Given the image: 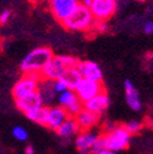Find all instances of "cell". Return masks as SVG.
Segmentation results:
<instances>
[{"instance_id": "obj_1", "label": "cell", "mask_w": 153, "mask_h": 154, "mask_svg": "<svg viewBox=\"0 0 153 154\" xmlns=\"http://www.w3.org/2000/svg\"><path fill=\"white\" fill-rule=\"evenodd\" d=\"M95 23L94 17L89 10L81 4L76 8L72 14L61 22L64 28L69 31H79V32H91Z\"/></svg>"}, {"instance_id": "obj_2", "label": "cell", "mask_w": 153, "mask_h": 154, "mask_svg": "<svg viewBox=\"0 0 153 154\" xmlns=\"http://www.w3.org/2000/svg\"><path fill=\"white\" fill-rule=\"evenodd\" d=\"M52 49L47 47L36 48L30 51L21 61V70L23 73H41L42 69L53 57Z\"/></svg>"}, {"instance_id": "obj_3", "label": "cell", "mask_w": 153, "mask_h": 154, "mask_svg": "<svg viewBox=\"0 0 153 154\" xmlns=\"http://www.w3.org/2000/svg\"><path fill=\"white\" fill-rule=\"evenodd\" d=\"M79 59L69 55H53L52 59L41 71V77L45 80H58L65 69L77 66Z\"/></svg>"}, {"instance_id": "obj_4", "label": "cell", "mask_w": 153, "mask_h": 154, "mask_svg": "<svg viewBox=\"0 0 153 154\" xmlns=\"http://www.w3.org/2000/svg\"><path fill=\"white\" fill-rule=\"evenodd\" d=\"M130 138L131 134L123 126H117L115 128L105 132L102 136L104 149H109L115 153L126 149L130 144Z\"/></svg>"}, {"instance_id": "obj_5", "label": "cell", "mask_w": 153, "mask_h": 154, "mask_svg": "<svg viewBox=\"0 0 153 154\" xmlns=\"http://www.w3.org/2000/svg\"><path fill=\"white\" fill-rule=\"evenodd\" d=\"M41 79V73H23L21 79L12 87V97L18 99L33 92H37Z\"/></svg>"}, {"instance_id": "obj_6", "label": "cell", "mask_w": 153, "mask_h": 154, "mask_svg": "<svg viewBox=\"0 0 153 154\" xmlns=\"http://www.w3.org/2000/svg\"><path fill=\"white\" fill-rule=\"evenodd\" d=\"M89 10L95 21H108L118 10V0H91Z\"/></svg>"}, {"instance_id": "obj_7", "label": "cell", "mask_w": 153, "mask_h": 154, "mask_svg": "<svg viewBox=\"0 0 153 154\" xmlns=\"http://www.w3.org/2000/svg\"><path fill=\"white\" fill-rule=\"evenodd\" d=\"M105 91L103 82H97V81H91L87 79H81L77 85L73 87V92L77 95V98L85 103L89 99H92L94 95L99 94L101 92Z\"/></svg>"}, {"instance_id": "obj_8", "label": "cell", "mask_w": 153, "mask_h": 154, "mask_svg": "<svg viewBox=\"0 0 153 154\" xmlns=\"http://www.w3.org/2000/svg\"><path fill=\"white\" fill-rule=\"evenodd\" d=\"M56 99H58L59 105L66 110L69 116L75 118L83 109V103L77 98L73 89H66L61 92L60 94H58Z\"/></svg>"}, {"instance_id": "obj_9", "label": "cell", "mask_w": 153, "mask_h": 154, "mask_svg": "<svg viewBox=\"0 0 153 154\" xmlns=\"http://www.w3.org/2000/svg\"><path fill=\"white\" fill-rule=\"evenodd\" d=\"M80 0H50L49 8L56 21L60 23L67 18L72 11L79 6Z\"/></svg>"}, {"instance_id": "obj_10", "label": "cell", "mask_w": 153, "mask_h": 154, "mask_svg": "<svg viewBox=\"0 0 153 154\" xmlns=\"http://www.w3.org/2000/svg\"><path fill=\"white\" fill-rule=\"evenodd\" d=\"M77 70L81 75V79H87L91 81H97L102 82L103 81V72L99 65L94 61H79L77 63Z\"/></svg>"}, {"instance_id": "obj_11", "label": "cell", "mask_w": 153, "mask_h": 154, "mask_svg": "<svg viewBox=\"0 0 153 154\" xmlns=\"http://www.w3.org/2000/svg\"><path fill=\"white\" fill-rule=\"evenodd\" d=\"M109 105H110V99H109V97H108V94H107L105 91L101 92L99 94L94 95L92 99H89V100L83 103V108L85 109H87V110H89V111H92L94 114L99 115V116H101V115H103L108 110Z\"/></svg>"}, {"instance_id": "obj_12", "label": "cell", "mask_w": 153, "mask_h": 154, "mask_svg": "<svg viewBox=\"0 0 153 154\" xmlns=\"http://www.w3.org/2000/svg\"><path fill=\"white\" fill-rule=\"evenodd\" d=\"M99 134L94 133L92 131H80L76 134V149L81 154H91V149L94 146L95 141L98 140Z\"/></svg>"}, {"instance_id": "obj_13", "label": "cell", "mask_w": 153, "mask_h": 154, "mask_svg": "<svg viewBox=\"0 0 153 154\" xmlns=\"http://www.w3.org/2000/svg\"><path fill=\"white\" fill-rule=\"evenodd\" d=\"M67 118H69V115H67L66 110H65L64 108H61L60 105H52V106H48L47 124H45V126L55 131Z\"/></svg>"}, {"instance_id": "obj_14", "label": "cell", "mask_w": 153, "mask_h": 154, "mask_svg": "<svg viewBox=\"0 0 153 154\" xmlns=\"http://www.w3.org/2000/svg\"><path fill=\"white\" fill-rule=\"evenodd\" d=\"M75 120H76V122H77V125L80 127V131H91L92 128H94L99 124L101 116L83 108L75 116Z\"/></svg>"}, {"instance_id": "obj_15", "label": "cell", "mask_w": 153, "mask_h": 154, "mask_svg": "<svg viewBox=\"0 0 153 154\" xmlns=\"http://www.w3.org/2000/svg\"><path fill=\"white\" fill-rule=\"evenodd\" d=\"M124 87H125V99L129 108H131L133 111H140L142 108V102H141L139 89L130 80L125 81Z\"/></svg>"}, {"instance_id": "obj_16", "label": "cell", "mask_w": 153, "mask_h": 154, "mask_svg": "<svg viewBox=\"0 0 153 154\" xmlns=\"http://www.w3.org/2000/svg\"><path fill=\"white\" fill-rule=\"evenodd\" d=\"M15 103H16V106L17 109H20L23 114L34 109V108H38V106H42L44 105L43 104V100H42V97L39 95V93L37 92H33L28 95H25L22 98H18V99H15Z\"/></svg>"}, {"instance_id": "obj_17", "label": "cell", "mask_w": 153, "mask_h": 154, "mask_svg": "<svg viewBox=\"0 0 153 154\" xmlns=\"http://www.w3.org/2000/svg\"><path fill=\"white\" fill-rule=\"evenodd\" d=\"M38 93L42 97L43 104H52L54 103V100L58 97V94L54 91L53 87V81L52 80H45V79H41L39 85H38Z\"/></svg>"}, {"instance_id": "obj_18", "label": "cell", "mask_w": 153, "mask_h": 154, "mask_svg": "<svg viewBox=\"0 0 153 154\" xmlns=\"http://www.w3.org/2000/svg\"><path fill=\"white\" fill-rule=\"evenodd\" d=\"M55 131H56V133H58L59 137L70 138V137L76 136V134L80 132V127H79V125H77V122H76L73 116H69Z\"/></svg>"}, {"instance_id": "obj_19", "label": "cell", "mask_w": 153, "mask_h": 154, "mask_svg": "<svg viewBox=\"0 0 153 154\" xmlns=\"http://www.w3.org/2000/svg\"><path fill=\"white\" fill-rule=\"evenodd\" d=\"M58 80H61L67 86L69 89H73V87L81 80V75H80L77 67L71 66V67H67V69L64 70V72L61 73V76Z\"/></svg>"}, {"instance_id": "obj_20", "label": "cell", "mask_w": 153, "mask_h": 154, "mask_svg": "<svg viewBox=\"0 0 153 154\" xmlns=\"http://www.w3.org/2000/svg\"><path fill=\"white\" fill-rule=\"evenodd\" d=\"M47 114H48V106H45V105L34 108V109L25 112V115L31 121H33L38 125H42V126H45V124H47Z\"/></svg>"}, {"instance_id": "obj_21", "label": "cell", "mask_w": 153, "mask_h": 154, "mask_svg": "<svg viewBox=\"0 0 153 154\" xmlns=\"http://www.w3.org/2000/svg\"><path fill=\"white\" fill-rule=\"evenodd\" d=\"M123 127H124V128H125L130 134H136L137 132H140V131H141V128L143 127V125H142V122H140V121L132 120V121L126 122Z\"/></svg>"}, {"instance_id": "obj_22", "label": "cell", "mask_w": 153, "mask_h": 154, "mask_svg": "<svg viewBox=\"0 0 153 154\" xmlns=\"http://www.w3.org/2000/svg\"><path fill=\"white\" fill-rule=\"evenodd\" d=\"M12 136L20 142H23L28 138V133L22 126H15L12 128Z\"/></svg>"}, {"instance_id": "obj_23", "label": "cell", "mask_w": 153, "mask_h": 154, "mask_svg": "<svg viewBox=\"0 0 153 154\" xmlns=\"http://www.w3.org/2000/svg\"><path fill=\"white\" fill-rule=\"evenodd\" d=\"M108 29H109L108 21H95V23L93 26V31L98 32V33H104Z\"/></svg>"}, {"instance_id": "obj_24", "label": "cell", "mask_w": 153, "mask_h": 154, "mask_svg": "<svg viewBox=\"0 0 153 154\" xmlns=\"http://www.w3.org/2000/svg\"><path fill=\"white\" fill-rule=\"evenodd\" d=\"M53 87H54V91L56 92V94H60L61 92L69 89L67 86H66L61 80H54V81H53Z\"/></svg>"}, {"instance_id": "obj_25", "label": "cell", "mask_w": 153, "mask_h": 154, "mask_svg": "<svg viewBox=\"0 0 153 154\" xmlns=\"http://www.w3.org/2000/svg\"><path fill=\"white\" fill-rule=\"evenodd\" d=\"M10 16H11L10 10H4L2 14H0V25L6 23L10 20Z\"/></svg>"}, {"instance_id": "obj_26", "label": "cell", "mask_w": 153, "mask_h": 154, "mask_svg": "<svg viewBox=\"0 0 153 154\" xmlns=\"http://www.w3.org/2000/svg\"><path fill=\"white\" fill-rule=\"evenodd\" d=\"M143 32L146 34H152L153 33V22L151 20L146 21L145 25H143Z\"/></svg>"}, {"instance_id": "obj_27", "label": "cell", "mask_w": 153, "mask_h": 154, "mask_svg": "<svg viewBox=\"0 0 153 154\" xmlns=\"http://www.w3.org/2000/svg\"><path fill=\"white\" fill-rule=\"evenodd\" d=\"M97 154H117V153L113 152V150H109V149H102V150L98 152Z\"/></svg>"}, {"instance_id": "obj_28", "label": "cell", "mask_w": 153, "mask_h": 154, "mask_svg": "<svg viewBox=\"0 0 153 154\" xmlns=\"http://www.w3.org/2000/svg\"><path fill=\"white\" fill-rule=\"evenodd\" d=\"M25 154H34V148L32 146H28L25 150Z\"/></svg>"}, {"instance_id": "obj_29", "label": "cell", "mask_w": 153, "mask_h": 154, "mask_svg": "<svg viewBox=\"0 0 153 154\" xmlns=\"http://www.w3.org/2000/svg\"><path fill=\"white\" fill-rule=\"evenodd\" d=\"M80 4L83 5V6H86V8H89V5H91V0H80Z\"/></svg>"}]
</instances>
